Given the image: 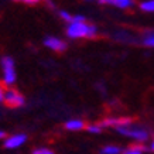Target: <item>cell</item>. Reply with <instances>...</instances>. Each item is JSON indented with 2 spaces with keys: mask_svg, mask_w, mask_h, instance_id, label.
<instances>
[{
  "mask_svg": "<svg viewBox=\"0 0 154 154\" xmlns=\"http://www.w3.org/2000/svg\"><path fill=\"white\" fill-rule=\"evenodd\" d=\"M85 130L89 131V133L98 134V133H102V127L99 126L98 123H96V125H86V129H85Z\"/></svg>",
  "mask_w": 154,
  "mask_h": 154,
  "instance_id": "obj_15",
  "label": "cell"
},
{
  "mask_svg": "<svg viewBox=\"0 0 154 154\" xmlns=\"http://www.w3.org/2000/svg\"><path fill=\"white\" fill-rule=\"evenodd\" d=\"M149 150H150V151H153V153H154V140H153V141H151V144H150Z\"/></svg>",
  "mask_w": 154,
  "mask_h": 154,
  "instance_id": "obj_21",
  "label": "cell"
},
{
  "mask_svg": "<svg viewBox=\"0 0 154 154\" xmlns=\"http://www.w3.org/2000/svg\"><path fill=\"white\" fill-rule=\"evenodd\" d=\"M26 141H27V134L20 133V134L10 136L9 139H6V141L3 143V146H5L6 149H17V147H20V146H23Z\"/></svg>",
  "mask_w": 154,
  "mask_h": 154,
  "instance_id": "obj_8",
  "label": "cell"
},
{
  "mask_svg": "<svg viewBox=\"0 0 154 154\" xmlns=\"http://www.w3.org/2000/svg\"><path fill=\"white\" fill-rule=\"evenodd\" d=\"M140 9L143 11H150V13H154V0H147V2H143L140 5Z\"/></svg>",
  "mask_w": 154,
  "mask_h": 154,
  "instance_id": "obj_14",
  "label": "cell"
},
{
  "mask_svg": "<svg viewBox=\"0 0 154 154\" xmlns=\"http://www.w3.org/2000/svg\"><path fill=\"white\" fill-rule=\"evenodd\" d=\"M2 102L5 103V106L7 109H20V107H23L26 105V98L21 95L20 91L7 85L5 89V95H3Z\"/></svg>",
  "mask_w": 154,
  "mask_h": 154,
  "instance_id": "obj_3",
  "label": "cell"
},
{
  "mask_svg": "<svg viewBox=\"0 0 154 154\" xmlns=\"http://www.w3.org/2000/svg\"><path fill=\"white\" fill-rule=\"evenodd\" d=\"M31 154H55L51 149H47V147H38V149H34L31 151Z\"/></svg>",
  "mask_w": 154,
  "mask_h": 154,
  "instance_id": "obj_16",
  "label": "cell"
},
{
  "mask_svg": "<svg viewBox=\"0 0 154 154\" xmlns=\"http://www.w3.org/2000/svg\"><path fill=\"white\" fill-rule=\"evenodd\" d=\"M60 17L62 20H65V21H68V23H72V21H74V16H72V14H69L68 13V11H60Z\"/></svg>",
  "mask_w": 154,
  "mask_h": 154,
  "instance_id": "obj_17",
  "label": "cell"
},
{
  "mask_svg": "<svg viewBox=\"0 0 154 154\" xmlns=\"http://www.w3.org/2000/svg\"><path fill=\"white\" fill-rule=\"evenodd\" d=\"M0 64H2V69L5 74V84L6 85H13L16 82V65H14V60L10 55H3L0 58Z\"/></svg>",
  "mask_w": 154,
  "mask_h": 154,
  "instance_id": "obj_4",
  "label": "cell"
},
{
  "mask_svg": "<svg viewBox=\"0 0 154 154\" xmlns=\"http://www.w3.org/2000/svg\"><path fill=\"white\" fill-rule=\"evenodd\" d=\"M136 123V119L131 116H110V117H105L99 122L98 125L100 127H113V129H117V127H123V126H129V125H133Z\"/></svg>",
  "mask_w": 154,
  "mask_h": 154,
  "instance_id": "obj_5",
  "label": "cell"
},
{
  "mask_svg": "<svg viewBox=\"0 0 154 154\" xmlns=\"http://www.w3.org/2000/svg\"><path fill=\"white\" fill-rule=\"evenodd\" d=\"M7 85L5 84V81H0V100H3V95H5V89Z\"/></svg>",
  "mask_w": 154,
  "mask_h": 154,
  "instance_id": "obj_18",
  "label": "cell"
},
{
  "mask_svg": "<svg viewBox=\"0 0 154 154\" xmlns=\"http://www.w3.org/2000/svg\"><path fill=\"white\" fill-rule=\"evenodd\" d=\"M66 35L72 40L78 38H96L98 37V28L94 24H88L86 21H76V23H69L66 27Z\"/></svg>",
  "mask_w": 154,
  "mask_h": 154,
  "instance_id": "obj_1",
  "label": "cell"
},
{
  "mask_svg": "<svg viewBox=\"0 0 154 154\" xmlns=\"http://www.w3.org/2000/svg\"><path fill=\"white\" fill-rule=\"evenodd\" d=\"M62 127H64L65 130L76 131V130H82V129H86V123H85V120H82V119H71V120L65 122Z\"/></svg>",
  "mask_w": 154,
  "mask_h": 154,
  "instance_id": "obj_9",
  "label": "cell"
},
{
  "mask_svg": "<svg viewBox=\"0 0 154 154\" xmlns=\"http://www.w3.org/2000/svg\"><path fill=\"white\" fill-rule=\"evenodd\" d=\"M133 5H134L133 0H115L113 2V6H116L119 9H129Z\"/></svg>",
  "mask_w": 154,
  "mask_h": 154,
  "instance_id": "obj_13",
  "label": "cell"
},
{
  "mask_svg": "<svg viewBox=\"0 0 154 154\" xmlns=\"http://www.w3.org/2000/svg\"><path fill=\"white\" fill-rule=\"evenodd\" d=\"M44 45L52 51L58 52V54H62V52H65L68 50V44H66L64 40H61L58 37H52V35H47V37L44 38Z\"/></svg>",
  "mask_w": 154,
  "mask_h": 154,
  "instance_id": "obj_6",
  "label": "cell"
},
{
  "mask_svg": "<svg viewBox=\"0 0 154 154\" xmlns=\"http://www.w3.org/2000/svg\"><path fill=\"white\" fill-rule=\"evenodd\" d=\"M5 137H6V131L0 130V139H5Z\"/></svg>",
  "mask_w": 154,
  "mask_h": 154,
  "instance_id": "obj_22",
  "label": "cell"
},
{
  "mask_svg": "<svg viewBox=\"0 0 154 154\" xmlns=\"http://www.w3.org/2000/svg\"><path fill=\"white\" fill-rule=\"evenodd\" d=\"M122 147L119 146H105L100 149L99 154H122Z\"/></svg>",
  "mask_w": 154,
  "mask_h": 154,
  "instance_id": "obj_12",
  "label": "cell"
},
{
  "mask_svg": "<svg viewBox=\"0 0 154 154\" xmlns=\"http://www.w3.org/2000/svg\"><path fill=\"white\" fill-rule=\"evenodd\" d=\"M14 2H23L26 5H37V3H40L41 0H14Z\"/></svg>",
  "mask_w": 154,
  "mask_h": 154,
  "instance_id": "obj_19",
  "label": "cell"
},
{
  "mask_svg": "<svg viewBox=\"0 0 154 154\" xmlns=\"http://www.w3.org/2000/svg\"><path fill=\"white\" fill-rule=\"evenodd\" d=\"M140 44L144 47L154 48V31H143L140 35Z\"/></svg>",
  "mask_w": 154,
  "mask_h": 154,
  "instance_id": "obj_11",
  "label": "cell"
},
{
  "mask_svg": "<svg viewBox=\"0 0 154 154\" xmlns=\"http://www.w3.org/2000/svg\"><path fill=\"white\" fill-rule=\"evenodd\" d=\"M112 38L115 40V41L123 42V44H140V37L129 33V31H126V30H119V31H116V33H113Z\"/></svg>",
  "mask_w": 154,
  "mask_h": 154,
  "instance_id": "obj_7",
  "label": "cell"
},
{
  "mask_svg": "<svg viewBox=\"0 0 154 154\" xmlns=\"http://www.w3.org/2000/svg\"><path fill=\"white\" fill-rule=\"evenodd\" d=\"M100 5H113V2L115 0H98Z\"/></svg>",
  "mask_w": 154,
  "mask_h": 154,
  "instance_id": "obj_20",
  "label": "cell"
},
{
  "mask_svg": "<svg viewBox=\"0 0 154 154\" xmlns=\"http://www.w3.org/2000/svg\"><path fill=\"white\" fill-rule=\"evenodd\" d=\"M149 147L143 143H134V144H130L122 154H144V151H147Z\"/></svg>",
  "mask_w": 154,
  "mask_h": 154,
  "instance_id": "obj_10",
  "label": "cell"
},
{
  "mask_svg": "<svg viewBox=\"0 0 154 154\" xmlns=\"http://www.w3.org/2000/svg\"><path fill=\"white\" fill-rule=\"evenodd\" d=\"M117 133L126 136V137H130V139H134L137 141H147L151 136V130L149 127H146L144 125H129V126H123V127H117L115 129Z\"/></svg>",
  "mask_w": 154,
  "mask_h": 154,
  "instance_id": "obj_2",
  "label": "cell"
}]
</instances>
